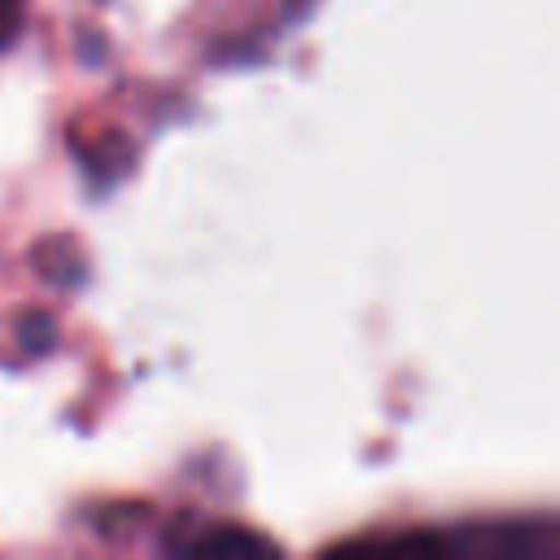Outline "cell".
Masks as SVG:
<instances>
[{"label": "cell", "mask_w": 560, "mask_h": 560, "mask_svg": "<svg viewBox=\"0 0 560 560\" xmlns=\"http://www.w3.org/2000/svg\"><path fill=\"white\" fill-rule=\"evenodd\" d=\"M188 551L192 556H254V551H276L267 538H258V534H241V529H219V534H206V538H197V542H188Z\"/></svg>", "instance_id": "6da1fadb"}]
</instances>
